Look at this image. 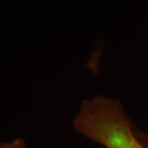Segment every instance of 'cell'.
<instances>
[{"instance_id": "cell-3", "label": "cell", "mask_w": 148, "mask_h": 148, "mask_svg": "<svg viewBox=\"0 0 148 148\" xmlns=\"http://www.w3.org/2000/svg\"><path fill=\"white\" fill-rule=\"evenodd\" d=\"M7 148H27V146L22 138H15L12 141H8Z\"/></svg>"}, {"instance_id": "cell-1", "label": "cell", "mask_w": 148, "mask_h": 148, "mask_svg": "<svg viewBox=\"0 0 148 148\" xmlns=\"http://www.w3.org/2000/svg\"><path fill=\"white\" fill-rule=\"evenodd\" d=\"M75 130L105 148H146L119 99L96 95L83 99L73 119Z\"/></svg>"}, {"instance_id": "cell-2", "label": "cell", "mask_w": 148, "mask_h": 148, "mask_svg": "<svg viewBox=\"0 0 148 148\" xmlns=\"http://www.w3.org/2000/svg\"><path fill=\"white\" fill-rule=\"evenodd\" d=\"M134 132H135V134H136L137 138H138V140H140L146 148H148V133L140 131L136 126L134 127Z\"/></svg>"}, {"instance_id": "cell-4", "label": "cell", "mask_w": 148, "mask_h": 148, "mask_svg": "<svg viewBox=\"0 0 148 148\" xmlns=\"http://www.w3.org/2000/svg\"><path fill=\"white\" fill-rule=\"evenodd\" d=\"M0 148H7V142H0Z\"/></svg>"}]
</instances>
